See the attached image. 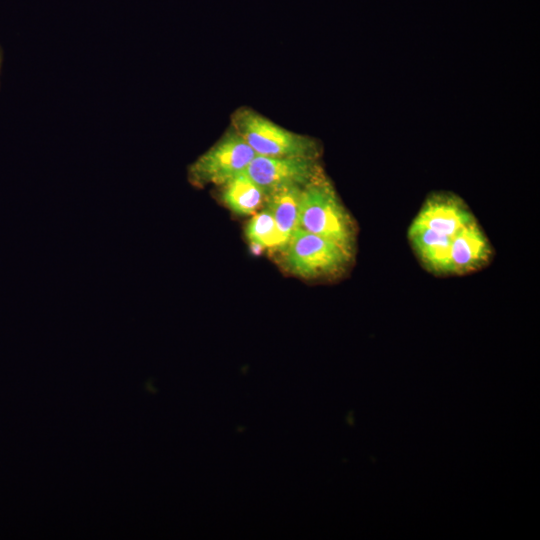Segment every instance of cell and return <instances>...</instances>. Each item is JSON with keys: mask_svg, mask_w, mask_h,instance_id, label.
I'll return each mask as SVG.
<instances>
[{"mask_svg": "<svg viewBox=\"0 0 540 540\" xmlns=\"http://www.w3.org/2000/svg\"><path fill=\"white\" fill-rule=\"evenodd\" d=\"M267 193L245 172L222 185L221 198L224 204L239 215H253L260 211Z\"/></svg>", "mask_w": 540, "mask_h": 540, "instance_id": "9", "label": "cell"}, {"mask_svg": "<svg viewBox=\"0 0 540 540\" xmlns=\"http://www.w3.org/2000/svg\"><path fill=\"white\" fill-rule=\"evenodd\" d=\"M301 188L298 185L282 186L267 193L264 208L271 213L279 231L287 240L299 228Z\"/></svg>", "mask_w": 540, "mask_h": 540, "instance_id": "10", "label": "cell"}, {"mask_svg": "<svg viewBox=\"0 0 540 540\" xmlns=\"http://www.w3.org/2000/svg\"><path fill=\"white\" fill-rule=\"evenodd\" d=\"M493 254L489 239L475 219L451 238V275L478 271L489 264Z\"/></svg>", "mask_w": 540, "mask_h": 540, "instance_id": "7", "label": "cell"}, {"mask_svg": "<svg viewBox=\"0 0 540 540\" xmlns=\"http://www.w3.org/2000/svg\"><path fill=\"white\" fill-rule=\"evenodd\" d=\"M286 269L304 279L335 278L345 272L354 253L338 243L297 228L281 250Z\"/></svg>", "mask_w": 540, "mask_h": 540, "instance_id": "2", "label": "cell"}, {"mask_svg": "<svg viewBox=\"0 0 540 540\" xmlns=\"http://www.w3.org/2000/svg\"><path fill=\"white\" fill-rule=\"evenodd\" d=\"M408 240L422 265L438 276L451 275V238L427 227L411 223Z\"/></svg>", "mask_w": 540, "mask_h": 540, "instance_id": "8", "label": "cell"}, {"mask_svg": "<svg viewBox=\"0 0 540 540\" xmlns=\"http://www.w3.org/2000/svg\"><path fill=\"white\" fill-rule=\"evenodd\" d=\"M317 159L256 155L245 173L266 193L282 186L303 187L322 169Z\"/></svg>", "mask_w": 540, "mask_h": 540, "instance_id": "5", "label": "cell"}, {"mask_svg": "<svg viewBox=\"0 0 540 540\" xmlns=\"http://www.w3.org/2000/svg\"><path fill=\"white\" fill-rule=\"evenodd\" d=\"M474 220L461 198L451 193H434L425 200L412 222L452 238Z\"/></svg>", "mask_w": 540, "mask_h": 540, "instance_id": "6", "label": "cell"}, {"mask_svg": "<svg viewBox=\"0 0 540 540\" xmlns=\"http://www.w3.org/2000/svg\"><path fill=\"white\" fill-rule=\"evenodd\" d=\"M2 58H3V55H2V50L0 48V69H1V64H2Z\"/></svg>", "mask_w": 540, "mask_h": 540, "instance_id": "12", "label": "cell"}, {"mask_svg": "<svg viewBox=\"0 0 540 540\" xmlns=\"http://www.w3.org/2000/svg\"><path fill=\"white\" fill-rule=\"evenodd\" d=\"M299 228L330 239L354 253L355 222L322 169L301 188Z\"/></svg>", "mask_w": 540, "mask_h": 540, "instance_id": "1", "label": "cell"}, {"mask_svg": "<svg viewBox=\"0 0 540 540\" xmlns=\"http://www.w3.org/2000/svg\"><path fill=\"white\" fill-rule=\"evenodd\" d=\"M256 156L253 149L232 128L189 167V179L195 185L222 186L245 172Z\"/></svg>", "mask_w": 540, "mask_h": 540, "instance_id": "4", "label": "cell"}, {"mask_svg": "<svg viewBox=\"0 0 540 540\" xmlns=\"http://www.w3.org/2000/svg\"><path fill=\"white\" fill-rule=\"evenodd\" d=\"M232 129L253 149L267 157L318 158L319 148L310 137L287 130L265 116L242 107L231 117Z\"/></svg>", "mask_w": 540, "mask_h": 540, "instance_id": "3", "label": "cell"}, {"mask_svg": "<svg viewBox=\"0 0 540 540\" xmlns=\"http://www.w3.org/2000/svg\"><path fill=\"white\" fill-rule=\"evenodd\" d=\"M245 234L252 245L263 249L281 251L288 242L271 213L264 207L252 215L245 227Z\"/></svg>", "mask_w": 540, "mask_h": 540, "instance_id": "11", "label": "cell"}]
</instances>
